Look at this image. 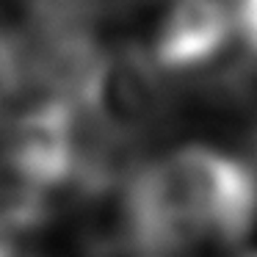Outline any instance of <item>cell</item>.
Returning a JSON list of instances; mask_svg holds the SVG:
<instances>
[{
    "label": "cell",
    "instance_id": "1",
    "mask_svg": "<svg viewBox=\"0 0 257 257\" xmlns=\"http://www.w3.org/2000/svg\"><path fill=\"white\" fill-rule=\"evenodd\" d=\"M141 257L188 246H235L257 221V177L243 161L202 144L180 147L130 174Z\"/></svg>",
    "mask_w": 257,
    "mask_h": 257
},
{
    "label": "cell",
    "instance_id": "2",
    "mask_svg": "<svg viewBox=\"0 0 257 257\" xmlns=\"http://www.w3.org/2000/svg\"><path fill=\"white\" fill-rule=\"evenodd\" d=\"M163 78L166 75L144 47H102L75 97V105L91 130L116 150L139 141L158 124L166 108Z\"/></svg>",
    "mask_w": 257,
    "mask_h": 257
},
{
    "label": "cell",
    "instance_id": "3",
    "mask_svg": "<svg viewBox=\"0 0 257 257\" xmlns=\"http://www.w3.org/2000/svg\"><path fill=\"white\" fill-rule=\"evenodd\" d=\"M235 36L227 0H169L150 47L163 75H196L224 56Z\"/></svg>",
    "mask_w": 257,
    "mask_h": 257
},
{
    "label": "cell",
    "instance_id": "4",
    "mask_svg": "<svg viewBox=\"0 0 257 257\" xmlns=\"http://www.w3.org/2000/svg\"><path fill=\"white\" fill-rule=\"evenodd\" d=\"M25 75V61L20 47L9 36L0 34V105L20 89Z\"/></svg>",
    "mask_w": 257,
    "mask_h": 257
},
{
    "label": "cell",
    "instance_id": "5",
    "mask_svg": "<svg viewBox=\"0 0 257 257\" xmlns=\"http://www.w3.org/2000/svg\"><path fill=\"white\" fill-rule=\"evenodd\" d=\"M235 36L243 42L249 61H257V0H235Z\"/></svg>",
    "mask_w": 257,
    "mask_h": 257
},
{
    "label": "cell",
    "instance_id": "6",
    "mask_svg": "<svg viewBox=\"0 0 257 257\" xmlns=\"http://www.w3.org/2000/svg\"><path fill=\"white\" fill-rule=\"evenodd\" d=\"M0 257H20L17 243H14V240H9V238H0Z\"/></svg>",
    "mask_w": 257,
    "mask_h": 257
},
{
    "label": "cell",
    "instance_id": "7",
    "mask_svg": "<svg viewBox=\"0 0 257 257\" xmlns=\"http://www.w3.org/2000/svg\"><path fill=\"white\" fill-rule=\"evenodd\" d=\"M53 3H67V0H53ZM69 3H72V0H69Z\"/></svg>",
    "mask_w": 257,
    "mask_h": 257
},
{
    "label": "cell",
    "instance_id": "8",
    "mask_svg": "<svg viewBox=\"0 0 257 257\" xmlns=\"http://www.w3.org/2000/svg\"><path fill=\"white\" fill-rule=\"evenodd\" d=\"M246 257H257V251H254V254H246Z\"/></svg>",
    "mask_w": 257,
    "mask_h": 257
}]
</instances>
